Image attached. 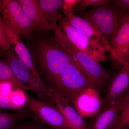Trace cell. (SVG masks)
I'll use <instances>...</instances> for the list:
<instances>
[{
  "label": "cell",
  "mask_w": 129,
  "mask_h": 129,
  "mask_svg": "<svg viewBox=\"0 0 129 129\" xmlns=\"http://www.w3.org/2000/svg\"></svg>",
  "instance_id": "30"
},
{
  "label": "cell",
  "mask_w": 129,
  "mask_h": 129,
  "mask_svg": "<svg viewBox=\"0 0 129 129\" xmlns=\"http://www.w3.org/2000/svg\"><path fill=\"white\" fill-rule=\"evenodd\" d=\"M48 91L51 99L62 114L70 129H89L88 124L67 99L53 90L48 89Z\"/></svg>",
  "instance_id": "12"
},
{
  "label": "cell",
  "mask_w": 129,
  "mask_h": 129,
  "mask_svg": "<svg viewBox=\"0 0 129 129\" xmlns=\"http://www.w3.org/2000/svg\"><path fill=\"white\" fill-rule=\"evenodd\" d=\"M18 2L36 28L40 30H51L50 23L40 8L38 1L19 0Z\"/></svg>",
  "instance_id": "16"
},
{
  "label": "cell",
  "mask_w": 129,
  "mask_h": 129,
  "mask_svg": "<svg viewBox=\"0 0 129 129\" xmlns=\"http://www.w3.org/2000/svg\"><path fill=\"white\" fill-rule=\"evenodd\" d=\"M43 125L37 119L32 118L29 120L19 122L14 129H42Z\"/></svg>",
  "instance_id": "22"
},
{
  "label": "cell",
  "mask_w": 129,
  "mask_h": 129,
  "mask_svg": "<svg viewBox=\"0 0 129 129\" xmlns=\"http://www.w3.org/2000/svg\"><path fill=\"white\" fill-rule=\"evenodd\" d=\"M11 83L13 90L31 91L30 88L17 79L6 60H0V82Z\"/></svg>",
  "instance_id": "18"
},
{
  "label": "cell",
  "mask_w": 129,
  "mask_h": 129,
  "mask_svg": "<svg viewBox=\"0 0 129 129\" xmlns=\"http://www.w3.org/2000/svg\"><path fill=\"white\" fill-rule=\"evenodd\" d=\"M114 65L122 67L129 60V11L123 12L120 26L111 44Z\"/></svg>",
  "instance_id": "8"
},
{
  "label": "cell",
  "mask_w": 129,
  "mask_h": 129,
  "mask_svg": "<svg viewBox=\"0 0 129 129\" xmlns=\"http://www.w3.org/2000/svg\"><path fill=\"white\" fill-rule=\"evenodd\" d=\"M110 3L94 7L90 11H85L79 14L101 34L111 45L120 26L123 12Z\"/></svg>",
  "instance_id": "2"
},
{
  "label": "cell",
  "mask_w": 129,
  "mask_h": 129,
  "mask_svg": "<svg viewBox=\"0 0 129 129\" xmlns=\"http://www.w3.org/2000/svg\"><path fill=\"white\" fill-rule=\"evenodd\" d=\"M80 0H63L61 9L64 16L73 13L74 9Z\"/></svg>",
  "instance_id": "24"
},
{
  "label": "cell",
  "mask_w": 129,
  "mask_h": 129,
  "mask_svg": "<svg viewBox=\"0 0 129 129\" xmlns=\"http://www.w3.org/2000/svg\"><path fill=\"white\" fill-rule=\"evenodd\" d=\"M6 60L13 74L19 81L27 86L37 96L39 100L47 102L48 97L44 92L39 83L30 70L13 51H7Z\"/></svg>",
  "instance_id": "9"
},
{
  "label": "cell",
  "mask_w": 129,
  "mask_h": 129,
  "mask_svg": "<svg viewBox=\"0 0 129 129\" xmlns=\"http://www.w3.org/2000/svg\"><path fill=\"white\" fill-rule=\"evenodd\" d=\"M64 18L73 27L99 45L105 52H111L112 47L109 42L88 21L73 13L65 15Z\"/></svg>",
  "instance_id": "14"
},
{
  "label": "cell",
  "mask_w": 129,
  "mask_h": 129,
  "mask_svg": "<svg viewBox=\"0 0 129 129\" xmlns=\"http://www.w3.org/2000/svg\"><path fill=\"white\" fill-rule=\"evenodd\" d=\"M89 88L97 90L87 74L74 60L60 75L53 90L62 96L70 104L77 94Z\"/></svg>",
  "instance_id": "3"
},
{
  "label": "cell",
  "mask_w": 129,
  "mask_h": 129,
  "mask_svg": "<svg viewBox=\"0 0 129 129\" xmlns=\"http://www.w3.org/2000/svg\"><path fill=\"white\" fill-rule=\"evenodd\" d=\"M63 0H40L38 1L40 8L50 23L53 14L61 8Z\"/></svg>",
  "instance_id": "19"
},
{
  "label": "cell",
  "mask_w": 129,
  "mask_h": 129,
  "mask_svg": "<svg viewBox=\"0 0 129 129\" xmlns=\"http://www.w3.org/2000/svg\"><path fill=\"white\" fill-rule=\"evenodd\" d=\"M109 0H80L74 9V11L80 14L85 11L86 8L91 7H95L111 2Z\"/></svg>",
  "instance_id": "21"
},
{
  "label": "cell",
  "mask_w": 129,
  "mask_h": 129,
  "mask_svg": "<svg viewBox=\"0 0 129 129\" xmlns=\"http://www.w3.org/2000/svg\"><path fill=\"white\" fill-rule=\"evenodd\" d=\"M28 109L23 108L13 113L0 112V129H14L19 122L34 118Z\"/></svg>",
  "instance_id": "17"
},
{
  "label": "cell",
  "mask_w": 129,
  "mask_h": 129,
  "mask_svg": "<svg viewBox=\"0 0 129 129\" xmlns=\"http://www.w3.org/2000/svg\"><path fill=\"white\" fill-rule=\"evenodd\" d=\"M58 14V13L53 15L50 22L56 41L82 68L94 84L97 89L99 91L103 89L109 81V72L69 40L57 24Z\"/></svg>",
  "instance_id": "1"
},
{
  "label": "cell",
  "mask_w": 129,
  "mask_h": 129,
  "mask_svg": "<svg viewBox=\"0 0 129 129\" xmlns=\"http://www.w3.org/2000/svg\"><path fill=\"white\" fill-rule=\"evenodd\" d=\"M20 35L16 32H13L8 35V39L11 44L14 45V51L25 66L36 78L44 90L46 89L37 71L34 61L32 59L30 52L23 43Z\"/></svg>",
  "instance_id": "15"
},
{
  "label": "cell",
  "mask_w": 129,
  "mask_h": 129,
  "mask_svg": "<svg viewBox=\"0 0 129 129\" xmlns=\"http://www.w3.org/2000/svg\"><path fill=\"white\" fill-rule=\"evenodd\" d=\"M0 108L16 110L12 102L11 96H5L0 94Z\"/></svg>",
  "instance_id": "25"
},
{
  "label": "cell",
  "mask_w": 129,
  "mask_h": 129,
  "mask_svg": "<svg viewBox=\"0 0 129 129\" xmlns=\"http://www.w3.org/2000/svg\"><path fill=\"white\" fill-rule=\"evenodd\" d=\"M129 95L120 101L106 108L102 109L88 123L89 129H113Z\"/></svg>",
  "instance_id": "13"
},
{
  "label": "cell",
  "mask_w": 129,
  "mask_h": 129,
  "mask_svg": "<svg viewBox=\"0 0 129 129\" xmlns=\"http://www.w3.org/2000/svg\"><path fill=\"white\" fill-rule=\"evenodd\" d=\"M57 22L60 28L72 43L98 63L105 62L107 57L103 49L73 27L59 13Z\"/></svg>",
  "instance_id": "7"
},
{
  "label": "cell",
  "mask_w": 129,
  "mask_h": 129,
  "mask_svg": "<svg viewBox=\"0 0 129 129\" xmlns=\"http://www.w3.org/2000/svg\"><path fill=\"white\" fill-rule=\"evenodd\" d=\"M122 129H129V128H123Z\"/></svg>",
  "instance_id": "28"
},
{
  "label": "cell",
  "mask_w": 129,
  "mask_h": 129,
  "mask_svg": "<svg viewBox=\"0 0 129 129\" xmlns=\"http://www.w3.org/2000/svg\"><path fill=\"white\" fill-rule=\"evenodd\" d=\"M1 52H0V55H1Z\"/></svg>",
  "instance_id": "29"
},
{
  "label": "cell",
  "mask_w": 129,
  "mask_h": 129,
  "mask_svg": "<svg viewBox=\"0 0 129 129\" xmlns=\"http://www.w3.org/2000/svg\"><path fill=\"white\" fill-rule=\"evenodd\" d=\"M40 52L42 66L50 81L48 89L54 90L59 76L73 58L60 45L43 44Z\"/></svg>",
  "instance_id": "4"
},
{
  "label": "cell",
  "mask_w": 129,
  "mask_h": 129,
  "mask_svg": "<svg viewBox=\"0 0 129 129\" xmlns=\"http://www.w3.org/2000/svg\"><path fill=\"white\" fill-rule=\"evenodd\" d=\"M129 128V96L119 117L117 123L113 129Z\"/></svg>",
  "instance_id": "20"
},
{
  "label": "cell",
  "mask_w": 129,
  "mask_h": 129,
  "mask_svg": "<svg viewBox=\"0 0 129 129\" xmlns=\"http://www.w3.org/2000/svg\"><path fill=\"white\" fill-rule=\"evenodd\" d=\"M26 106L41 123L55 129H70L55 105L42 101L26 93Z\"/></svg>",
  "instance_id": "6"
},
{
  "label": "cell",
  "mask_w": 129,
  "mask_h": 129,
  "mask_svg": "<svg viewBox=\"0 0 129 129\" xmlns=\"http://www.w3.org/2000/svg\"><path fill=\"white\" fill-rule=\"evenodd\" d=\"M129 95V60L109 84L101 109L120 101Z\"/></svg>",
  "instance_id": "11"
},
{
  "label": "cell",
  "mask_w": 129,
  "mask_h": 129,
  "mask_svg": "<svg viewBox=\"0 0 129 129\" xmlns=\"http://www.w3.org/2000/svg\"><path fill=\"white\" fill-rule=\"evenodd\" d=\"M113 1V5L120 12L129 11V0H115Z\"/></svg>",
  "instance_id": "26"
},
{
  "label": "cell",
  "mask_w": 129,
  "mask_h": 129,
  "mask_svg": "<svg viewBox=\"0 0 129 129\" xmlns=\"http://www.w3.org/2000/svg\"><path fill=\"white\" fill-rule=\"evenodd\" d=\"M70 104L83 118H93L101 111L103 99L99 91L94 88H88L77 94Z\"/></svg>",
  "instance_id": "10"
},
{
  "label": "cell",
  "mask_w": 129,
  "mask_h": 129,
  "mask_svg": "<svg viewBox=\"0 0 129 129\" xmlns=\"http://www.w3.org/2000/svg\"><path fill=\"white\" fill-rule=\"evenodd\" d=\"M0 14L4 22L20 36L30 38L35 26L25 14L18 1L0 0Z\"/></svg>",
  "instance_id": "5"
},
{
  "label": "cell",
  "mask_w": 129,
  "mask_h": 129,
  "mask_svg": "<svg viewBox=\"0 0 129 129\" xmlns=\"http://www.w3.org/2000/svg\"><path fill=\"white\" fill-rule=\"evenodd\" d=\"M11 45L5 32L2 17L0 16V50L7 52L11 50Z\"/></svg>",
  "instance_id": "23"
},
{
  "label": "cell",
  "mask_w": 129,
  "mask_h": 129,
  "mask_svg": "<svg viewBox=\"0 0 129 129\" xmlns=\"http://www.w3.org/2000/svg\"><path fill=\"white\" fill-rule=\"evenodd\" d=\"M42 129H53V128H51V127H49V126H47V125H46L43 124V128H42Z\"/></svg>",
  "instance_id": "27"
}]
</instances>
